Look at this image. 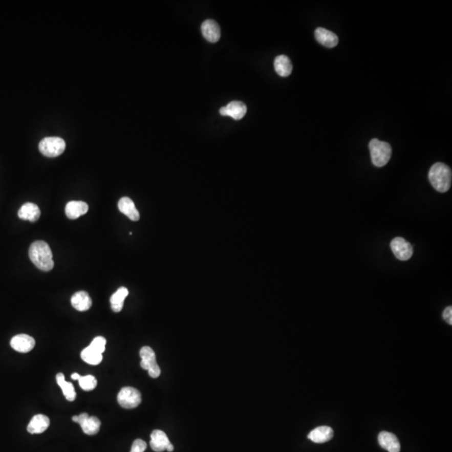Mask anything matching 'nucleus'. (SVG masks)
I'll return each instance as SVG.
<instances>
[{
    "label": "nucleus",
    "instance_id": "23",
    "mask_svg": "<svg viewBox=\"0 0 452 452\" xmlns=\"http://www.w3.org/2000/svg\"><path fill=\"white\" fill-rule=\"evenodd\" d=\"M56 381H57L58 384L62 390V392L66 399L68 401H73L74 399H76V393L75 391V389H74L73 384L69 383V382L66 381L64 375L62 373H59V374H56Z\"/></svg>",
    "mask_w": 452,
    "mask_h": 452
},
{
    "label": "nucleus",
    "instance_id": "15",
    "mask_svg": "<svg viewBox=\"0 0 452 452\" xmlns=\"http://www.w3.org/2000/svg\"><path fill=\"white\" fill-rule=\"evenodd\" d=\"M18 216L23 221L36 222L40 217V209L35 204L26 203L18 210Z\"/></svg>",
    "mask_w": 452,
    "mask_h": 452
},
{
    "label": "nucleus",
    "instance_id": "3",
    "mask_svg": "<svg viewBox=\"0 0 452 452\" xmlns=\"http://www.w3.org/2000/svg\"><path fill=\"white\" fill-rule=\"evenodd\" d=\"M369 147H370L371 160L375 167L381 168L389 163L392 155V147L388 142L379 141V139L374 138L370 141Z\"/></svg>",
    "mask_w": 452,
    "mask_h": 452
},
{
    "label": "nucleus",
    "instance_id": "30",
    "mask_svg": "<svg viewBox=\"0 0 452 452\" xmlns=\"http://www.w3.org/2000/svg\"><path fill=\"white\" fill-rule=\"evenodd\" d=\"M174 448H175L174 447V445L170 443L169 445H168V447H167L166 450H168V452H172L174 451Z\"/></svg>",
    "mask_w": 452,
    "mask_h": 452
},
{
    "label": "nucleus",
    "instance_id": "12",
    "mask_svg": "<svg viewBox=\"0 0 452 452\" xmlns=\"http://www.w3.org/2000/svg\"><path fill=\"white\" fill-rule=\"evenodd\" d=\"M315 37L318 43L328 48H333L338 44V37L337 35L324 28H317L315 30Z\"/></svg>",
    "mask_w": 452,
    "mask_h": 452
},
{
    "label": "nucleus",
    "instance_id": "8",
    "mask_svg": "<svg viewBox=\"0 0 452 452\" xmlns=\"http://www.w3.org/2000/svg\"><path fill=\"white\" fill-rule=\"evenodd\" d=\"M10 345L15 351L26 354L34 349L35 341L34 337H30L27 334H18L12 338Z\"/></svg>",
    "mask_w": 452,
    "mask_h": 452
},
{
    "label": "nucleus",
    "instance_id": "2",
    "mask_svg": "<svg viewBox=\"0 0 452 452\" xmlns=\"http://www.w3.org/2000/svg\"><path fill=\"white\" fill-rule=\"evenodd\" d=\"M428 177L432 186L440 193L447 192L451 186V169L445 163L433 164L429 169Z\"/></svg>",
    "mask_w": 452,
    "mask_h": 452
},
{
    "label": "nucleus",
    "instance_id": "27",
    "mask_svg": "<svg viewBox=\"0 0 452 452\" xmlns=\"http://www.w3.org/2000/svg\"><path fill=\"white\" fill-rule=\"evenodd\" d=\"M147 449V444L141 439L135 440L132 445L131 451L130 452H144Z\"/></svg>",
    "mask_w": 452,
    "mask_h": 452
},
{
    "label": "nucleus",
    "instance_id": "20",
    "mask_svg": "<svg viewBox=\"0 0 452 452\" xmlns=\"http://www.w3.org/2000/svg\"><path fill=\"white\" fill-rule=\"evenodd\" d=\"M274 67L276 73L282 77H287L292 71V61L287 55H279L274 60Z\"/></svg>",
    "mask_w": 452,
    "mask_h": 452
},
{
    "label": "nucleus",
    "instance_id": "28",
    "mask_svg": "<svg viewBox=\"0 0 452 452\" xmlns=\"http://www.w3.org/2000/svg\"><path fill=\"white\" fill-rule=\"evenodd\" d=\"M443 317L445 321L447 322V324L451 325L452 324V308L451 307H447V308H445V310L443 312Z\"/></svg>",
    "mask_w": 452,
    "mask_h": 452
},
{
    "label": "nucleus",
    "instance_id": "22",
    "mask_svg": "<svg viewBox=\"0 0 452 452\" xmlns=\"http://www.w3.org/2000/svg\"><path fill=\"white\" fill-rule=\"evenodd\" d=\"M128 295V290L126 287H120L113 296H111V307L114 312H120L123 308L125 298Z\"/></svg>",
    "mask_w": 452,
    "mask_h": 452
},
{
    "label": "nucleus",
    "instance_id": "1",
    "mask_svg": "<svg viewBox=\"0 0 452 452\" xmlns=\"http://www.w3.org/2000/svg\"><path fill=\"white\" fill-rule=\"evenodd\" d=\"M29 256L37 268L41 271H50L54 268L52 251L46 241H35L30 246Z\"/></svg>",
    "mask_w": 452,
    "mask_h": 452
},
{
    "label": "nucleus",
    "instance_id": "14",
    "mask_svg": "<svg viewBox=\"0 0 452 452\" xmlns=\"http://www.w3.org/2000/svg\"><path fill=\"white\" fill-rule=\"evenodd\" d=\"M71 305L79 312H85L92 308V301L89 294L84 291L76 292L71 299Z\"/></svg>",
    "mask_w": 452,
    "mask_h": 452
},
{
    "label": "nucleus",
    "instance_id": "21",
    "mask_svg": "<svg viewBox=\"0 0 452 452\" xmlns=\"http://www.w3.org/2000/svg\"><path fill=\"white\" fill-rule=\"evenodd\" d=\"M140 357L142 358L140 365L143 370L148 371L153 368L158 366L156 355L150 347H142L140 350Z\"/></svg>",
    "mask_w": 452,
    "mask_h": 452
},
{
    "label": "nucleus",
    "instance_id": "7",
    "mask_svg": "<svg viewBox=\"0 0 452 452\" xmlns=\"http://www.w3.org/2000/svg\"><path fill=\"white\" fill-rule=\"evenodd\" d=\"M77 423L81 427L82 432L88 436L97 435L101 427V421L98 418L89 416L87 413L80 414V416H78Z\"/></svg>",
    "mask_w": 452,
    "mask_h": 452
},
{
    "label": "nucleus",
    "instance_id": "25",
    "mask_svg": "<svg viewBox=\"0 0 452 452\" xmlns=\"http://www.w3.org/2000/svg\"><path fill=\"white\" fill-rule=\"evenodd\" d=\"M80 388L85 391H91L94 390L97 385V380L92 375L81 376L78 380Z\"/></svg>",
    "mask_w": 452,
    "mask_h": 452
},
{
    "label": "nucleus",
    "instance_id": "26",
    "mask_svg": "<svg viewBox=\"0 0 452 452\" xmlns=\"http://www.w3.org/2000/svg\"><path fill=\"white\" fill-rule=\"evenodd\" d=\"M106 340L103 337H95L92 343L89 345L92 349H94L95 351L98 352L100 354H103L106 349Z\"/></svg>",
    "mask_w": 452,
    "mask_h": 452
},
{
    "label": "nucleus",
    "instance_id": "9",
    "mask_svg": "<svg viewBox=\"0 0 452 452\" xmlns=\"http://www.w3.org/2000/svg\"><path fill=\"white\" fill-rule=\"evenodd\" d=\"M247 112L246 105L241 101H234L223 106L220 109V113L222 116H229L234 120H241L245 117Z\"/></svg>",
    "mask_w": 452,
    "mask_h": 452
},
{
    "label": "nucleus",
    "instance_id": "29",
    "mask_svg": "<svg viewBox=\"0 0 452 452\" xmlns=\"http://www.w3.org/2000/svg\"><path fill=\"white\" fill-rule=\"evenodd\" d=\"M80 377L81 376L77 373H74V374H71V379H73V380H79Z\"/></svg>",
    "mask_w": 452,
    "mask_h": 452
},
{
    "label": "nucleus",
    "instance_id": "24",
    "mask_svg": "<svg viewBox=\"0 0 452 452\" xmlns=\"http://www.w3.org/2000/svg\"><path fill=\"white\" fill-rule=\"evenodd\" d=\"M80 357L82 358L83 361H85V363L91 365L99 364L102 361V354L95 351L94 349H92L90 346L83 349L81 354H80Z\"/></svg>",
    "mask_w": 452,
    "mask_h": 452
},
{
    "label": "nucleus",
    "instance_id": "10",
    "mask_svg": "<svg viewBox=\"0 0 452 452\" xmlns=\"http://www.w3.org/2000/svg\"><path fill=\"white\" fill-rule=\"evenodd\" d=\"M201 31L204 39L210 43H216L221 39V28L217 22L213 19L204 21L201 26Z\"/></svg>",
    "mask_w": 452,
    "mask_h": 452
},
{
    "label": "nucleus",
    "instance_id": "16",
    "mask_svg": "<svg viewBox=\"0 0 452 452\" xmlns=\"http://www.w3.org/2000/svg\"><path fill=\"white\" fill-rule=\"evenodd\" d=\"M333 437V431L329 426H319L312 429L308 438L314 443H325Z\"/></svg>",
    "mask_w": 452,
    "mask_h": 452
},
{
    "label": "nucleus",
    "instance_id": "19",
    "mask_svg": "<svg viewBox=\"0 0 452 452\" xmlns=\"http://www.w3.org/2000/svg\"><path fill=\"white\" fill-rule=\"evenodd\" d=\"M89 207L83 201H71L66 206V214L70 220H76L88 213Z\"/></svg>",
    "mask_w": 452,
    "mask_h": 452
},
{
    "label": "nucleus",
    "instance_id": "13",
    "mask_svg": "<svg viewBox=\"0 0 452 452\" xmlns=\"http://www.w3.org/2000/svg\"><path fill=\"white\" fill-rule=\"evenodd\" d=\"M50 424L51 421L49 417L45 415H36L29 423L27 431L30 434H41L48 429Z\"/></svg>",
    "mask_w": 452,
    "mask_h": 452
},
{
    "label": "nucleus",
    "instance_id": "4",
    "mask_svg": "<svg viewBox=\"0 0 452 452\" xmlns=\"http://www.w3.org/2000/svg\"><path fill=\"white\" fill-rule=\"evenodd\" d=\"M39 152L44 156L55 158L60 156L66 150V142L58 137H48L42 139L39 144Z\"/></svg>",
    "mask_w": 452,
    "mask_h": 452
},
{
    "label": "nucleus",
    "instance_id": "18",
    "mask_svg": "<svg viewBox=\"0 0 452 452\" xmlns=\"http://www.w3.org/2000/svg\"><path fill=\"white\" fill-rule=\"evenodd\" d=\"M118 209L131 221H138L140 219V214L136 208L133 200L128 197H122L118 202Z\"/></svg>",
    "mask_w": 452,
    "mask_h": 452
},
{
    "label": "nucleus",
    "instance_id": "5",
    "mask_svg": "<svg viewBox=\"0 0 452 452\" xmlns=\"http://www.w3.org/2000/svg\"><path fill=\"white\" fill-rule=\"evenodd\" d=\"M118 404L125 408H134L142 402V395L139 390L133 387H124L117 395Z\"/></svg>",
    "mask_w": 452,
    "mask_h": 452
},
{
    "label": "nucleus",
    "instance_id": "11",
    "mask_svg": "<svg viewBox=\"0 0 452 452\" xmlns=\"http://www.w3.org/2000/svg\"><path fill=\"white\" fill-rule=\"evenodd\" d=\"M379 445L389 452L400 451V443L397 436L388 432H382L378 436Z\"/></svg>",
    "mask_w": 452,
    "mask_h": 452
},
{
    "label": "nucleus",
    "instance_id": "17",
    "mask_svg": "<svg viewBox=\"0 0 452 452\" xmlns=\"http://www.w3.org/2000/svg\"><path fill=\"white\" fill-rule=\"evenodd\" d=\"M170 441L167 435L160 429H155L152 432L150 446L156 452H162L165 450L169 445Z\"/></svg>",
    "mask_w": 452,
    "mask_h": 452
},
{
    "label": "nucleus",
    "instance_id": "6",
    "mask_svg": "<svg viewBox=\"0 0 452 452\" xmlns=\"http://www.w3.org/2000/svg\"><path fill=\"white\" fill-rule=\"evenodd\" d=\"M390 247L394 255L400 261H408L413 255V246L402 237H396L390 243Z\"/></svg>",
    "mask_w": 452,
    "mask_h": 452
}]
</instances>
